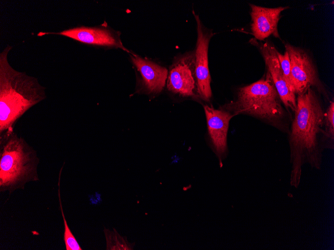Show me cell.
<instances>
[{"label":"cell","instance_id":"1","mask_svg":"<svg viewBox=\"0 0 334 250\" xmlns=\"http://www.w3.org/2000/svg\"><path fill=\"white\" fill-rule=\"evenodd\" d=\"M324 111L312 88H308L296 98V107L288 137L290 183L297 188L302 167L306 163L320 169L324 149H334L332 140L325 129Z\"/></svg>","mask_w":334,"mask_h":250},{"label":"cell","instance_id":"2","mask_svg":"<svg viewBox=\"0 0 334 250\" xmlns=\"http://www.w3.org/2000/svg\"><path fill=\"white\" fill-rule=\"evenodd\" d=\"M8 45L0 53V136L14 131L17 121L46 98L38 79L14 69L9 63Z\"/></svg>","mask_w":334,"mask_h":250},{"label":"cell","instance_id":"3","mask_svg":"<svg viewBox=\"0 0 334 250\" xmlns=\"http://www.w3.org/2000/svg\"><path fill=\"white\" fill-rule=\"evenodd\" d=\"M36 151L14 131L0 136V192L10 195L40 181Z\"/></svg>","mask_w":334,"mask_h":250},{"label":"cell","instance_id":"4","mask_svg":"<svg viewBox=\"0 0 334 250\" xmlns=\"http://www.w3.org/2000/svg\"><path fill=\"white\" fill-rule=\"evenodd\" d=\"M281 99L267 70L259 80L238 89L237 98L224 106L234 115H252L280 127L286 116Z\"/></svg>","mask_w":334,"mask_h":250},{"label":"cell","instance_id":"5","mask_svg":"<svg viewBox=\"0 0 334 250\" xmlns=\"http://www.w3.org/2000/svg\"><path fill=\"white\" fill-rule=\"evenodd\" d=\"M48 34L62 35L88 45L107 49H120L128 54L132 53L124 46L120 32L109 26L106 22L98 26H78L59 32L40 31L37 35Z\"/></svg>","mask_w":334,"mask_h":250},{"label":"cell","instance_id":"6","mask_svg":"<svg viewBox=\"0 0 334 250\" xmlns=\"http://www.w3.org/2000/svg\"><path fill=\"white\" fill-rule=\"evenodd\" d=\"M166 87L180 97H199L195 74L194 52L190 51L176 57L168 71Z\"/></svg>","mask_w":334,"mask_h":250},{"label":"cell","instance_id":"7","mask_svg":"<svg viewBox=\"0 0 334 250\" xmlns=\"http://www.w3.org/2000/svg\"><path fill=\"white\" fill-rule=\"evenodd\" d=\"M290 63L292 83L295 94L300 95L314 87L323 92L324 87L308 54L302 49L288 43L285 45Z\"/></svg>","mask_w":334,"mask_h":250},{"label":"cell","instance_id":"8","mask_svg":"<svg viewBox=\"0 0 334 250\" xmlns=\"http://www.w3.org/2000/svg\"><path fill=\"white\" fill-rule=\"evenodd\" d=\"M197 25V41L194 52L195 74L199 97L210 101L212 92L208 63V48L212 32L202 25L198 15L193 11Z\"/></svg>","mask_w":334,"mask_h":250},{"label":"cell","instance_id":"9","mask_svg":"<svg viewBox=\"0 0 334 250\" xmlns=\"http://www.w3.org/2000/svg\"><path fill=\"white\" fill-rule=\"evenodd\" d=\"M129 54L139 76L137 81V92L148 94L161 92L166 83L168 70L133 52Z\"/></svg>","mask_w":334,"mask_h":250},{"label":"cell","instance_id":"10","mask_svg":"<svg viewBox=\"0 0 334 250\" xmlns=\"http://www.w3.org/2000/svg\"><path fill=\"white\" fill-rule=\"evenodd\" d=\"M264 57L275 87L278 92L282 102L287 109L290 108L294 112L296 107V98L295 93L288 87L278 57L276 49L270 42L256 43Z\"/></svg>","mask_w":334,"mask_h":250},{"label":"cell","instance_id":"11","mask_svg":"<svg viewBox=\"0 0 334 250\" xmlns=\"http://www.w3.org/2000/svg\"><path fill=\"white\" fill-rule=\"evenodd\" d=\"M208 131L216 152L220 158L228 151L227 135L230 120L234 116L224 109H214L208 105L204 106Z\"/></svg>","mask_w":334,"mask_h":250},{"label":"cell","instance_id":"12","mask_svg":"<svg viewBox=\"0 0 334 250\" xmlns=\"http://www.w3.org/2000/svg\"><path fill=\"white\" fill-rule=\"evenodd\" d=\"M250 6L252 20L251 30L254 37L260 41L272 34L278 37L277 26L280 13L289 7L268 8L252 4H250Z\"/></svg>","mask_w":334,"mask_h":250},{"label":"cell","instance_id":"13","mask_svg":"<svg viewBox=\"0 0 334 250\" xmlns=\"http://www.w3.org/2000/svg\"><path fill=\"white\" fill-rule=\"evenodd\" d=\"M58 197L60 203V207L64 225L63 239L65 245L66 249V250H82V249L80 247L75 237L72 234L70 228H69L64 215L60 193V174L58 183Z\"/></svg>","mask_w":334,"mask_h":250},{"label":"cell","instance_id":"14","mask_svg":"<svg viewBox=\"0 0 334 250\" xmlns=\"http://www.w3.org/2000/svg\"><path fill=\"white\" fill-rule=\"evenodd\" d=\"M104 232L106 241V250H132L128 245V242L124 241L115 230L112 232L106 229Z\"/></svg>","mask_w":334,"mask_h":250},{"label":"cell","instance_id":"15","mask_svg":"<svg viewBox=\"0 0 334 250\" xmlns=\"http://www.w3.org/2000/svg\"><path fill=\"white\" fill-rule=\"evenodd\" d=\"M276 54L288 87L290 91L294 93L291 76L290 59L288 53L286 50L284 54H282L276 50Z\"/></svg>","mask_w":334,"mask_h":250},{"label":"cell","instance_id":"16","mask_svg":"<svg viewBox=\"0 0 334 250\" xmlns=\"http://www.w3.org/2000/svg\"><path fill=\"white\" fill-rule=\"evenodd\" d=\"M325 129L330 138H334V102H330V105L324 113Z\"/></svg>","mask_w":334,"mask_h":250}]
</instances>
